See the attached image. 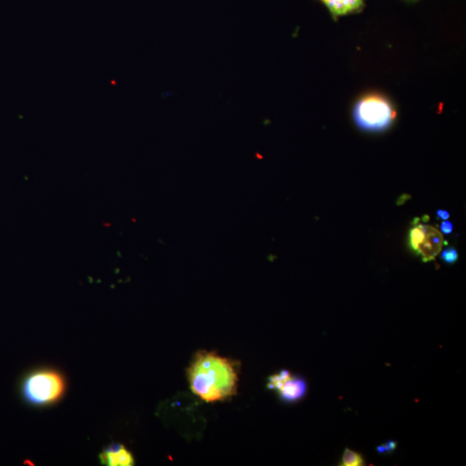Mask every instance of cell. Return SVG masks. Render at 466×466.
<instances>
[{
	"label": "cell",
	"mask_w": 466,
	"mask_h": 466,
	"mask_svg": "<svg viewBox=\"0 0 466 466\" xmlns=\"http://www.w3.org/2000/svg\"><path fill=\"white\" fill-rule=\"evenodd\" d=\"M188 378L193 393L203 401H225L236 394L238 365L215 352H199L188 369Z\"/></svg>",
	"instance_id": "obj_1"
},
{
	"label": "cell",
	"mask_w": 466,
	"mask_h": 466,
	"mask_svg": "<svg viewBox=\"0 0 466 466\" xmlns=\"http://www.w3.org/2000/svg\"><path fill=\"white\" fill-rule=\"evenodd\" d=\"M65 388V380L59 372L44 369L27 376L23 384V393L26 401L32 405L48 406L64 395Z\"/></svg>",
	"instance_id": "obj_2"
},
{
	"label": "cell",
	"mask_w": 466,
	"mask_h": 466,
	"mask_svg": "<svg viewBox=\"0 0 466 466\" xmlns=\"http://www.w3.org/2000/svg\"><path fill=\"white\" fill-rule=\"evenodd\" d=\"M395 116L390 101L378 95L364 96L357 101L353 110L357 126L368 131L386 130L393 123Z\"/></svg>",
	"instance_id": "obj_3"
},
{
	"label": "cell",
	"mask_w": 466,
	"mask_h": 466,
	"mask_svg": "<svg viewBox=\"0 0 466 466\" xmlns=\"http://www.w3.org/2000/svg\"><path fill=\"white\" fill-rule=\"evenodd\" d=\"M443 236L438 229L429 225L414 224L410 232V246L423 262H430L441 253Z\"/></svg>",
	"instance_id": "obj_4"
},
{
	"label": "cell",
	"mask_w": 466,
	"mask_h": 466,
	"mask_svg": "<svg viewBox=\"0 0 466 466\" xmlns=\"http://www.w3.org/2000/svg\"><path fill=\"white\" fill-rule=\"evenodd\" d=\"M100 463L107 466L134 465L133 455L126 446L121 444H112L100 454Z\"/></svg>",
	"instance_id": "obj_5"
},
{
	"label": "cell",
	"mask_w": 466,
	"mask_h": 466,
	"mask_svg": "<svg viewBox=\"0 0 466 466\" xmlns=\"http://www.w3.org/2000/svg\"><path fill=\"white\" fill-rule=\"evenodd\" d=\"M306 390H308V386L304 379L300 376H291L279 390L280 398L285 402H298L304 398Z\"/></svg>",
	"instance_id": "obj_6"
},
{
	"label": "cell",
	"mask_w": 466,
	"mask_h": 466,
	"mask_svg": "<svg viewBox=\"0 0 466 466\" xmlns=\"http://www.w3.org/2000/svg\"><path fill=\"white\" fill-rule=\"evenodd\" d=\"M328 9L331 11L333 17L347 15L361 9L364 0H321Z\"/></svg>",
	"instance_id": "obj_7"
},
{
	"label": "cell",
	"mask_w": 466,
	"mask_h": 466,
	"mask_svg": "<svg viewBox=\"0 0 466 466\" xmlns=\"http://www.w3.org/2000/svg\"><path fill=\"white\" fill-rule=\"evenodd\" d=\"M365 460L361 454L354 452V450L345 448L340 465L342 466H363L365 465Z\"/></svg>",
	"instance_id": "obj_8"
},
{
	"label": "cell",
	"mask_w": 466,
	"mask_h": 466,
	"mask_svg": "<svg viewBox=\"0 0 466 466\" xmlns=\"http://www.w3.org/2000/svg\"><path fill=\"white\" fill-rule=\"evenodd\" d=\"M291 373L287 370H282L277 373V374L272 375L269 378V382H268L267 387L270 390H277L279 392L280 390L283 386V384L286 383L287 380L290 378Z\"/></svg>",
	"instance_id": "obj_9"
},
{
	"label": "cell",
	"mask_w": 466,
	"mask_h": 466,
	"mask_svg": "<svg viewBox=\"0 0 466 466\" xmlns=\"http://www.w3.org/2000/svg\"><path fill=\"white\" fill-rule=\"evenodd\" d=\"M458 252L453 247H448L442 252L441 258L446 263L452 264L457 262Z\"/></svg>",
	"instance_id": "obj_10"
},
{
	"label": "cell",
	"mask_w": 466,
	"mask_h": 466,
	"mask_svg": "<svg viewBox=\"0 0 466 466\" xmlns=\"http://www.w3.org/2000/svg\"><path fill=\"white\" fill-rule=\"evenodd\" d=\"M386 453H392L398 448V442L394 441H388L383 444Z\"/></svg>",
	"instance_id": "obj_11"
},
{
	"label": "cell",
	"mask_w": 466,
	"mask_h": 466,
	"mask_svg": "<svg viewBox=\"0 0 466 466\" xmlns=\"http://www.w3.org/2000/svg\"><path fill=\"white\" fill-rule=\"evenodd\" d=\"M441 232L445 233V234H450L453 230V224L449 222V221H445L441 225Z\"/></svg>",
	"instance_id": "obj_12"
},
{
	"label": "cell",
	"mask_w": 466,
	"mask_h": 466,
	"mask_svg": "<svg viewBox=\"0 0 466 466\" xmlns=\"http://www.w3.org/2000/svg\"><path fill=\"white\" fill-rule=\"evenodd\" d=\"M438 217L441 220H448L450 215L448 212L444 211V210H438L437 213Z\"/></svg>",
	"instance_id": "obj_13"
},
{
	"label": "cell",
	"mask_w": 466,
	"mask_h": 466,
	"mask_svg": "<svg viewBox=\"0 0 466 466\" xmlns=\"http://www.w3.org/2000/svg\"><path fill=\"white\" fill-rule=\"evenodd\" d=\"M376 450H378V453L380 454L386 453V449H384L383 445L378 446V448H376Z\"/></svg>",
	"instance_id": "obj_14"
}]
</instances>
